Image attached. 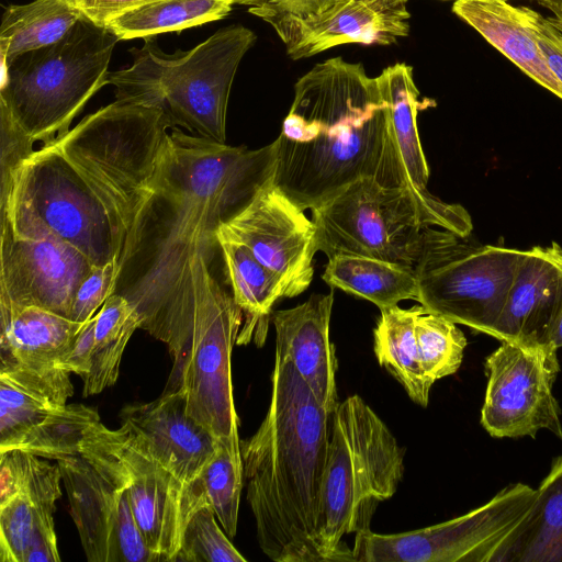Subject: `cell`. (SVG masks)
I'll list each match as a JSON object with an SVG mask.
<instances>
[{
    "mask_svg": "<svg viewBox=\"0 0 562 562\" xmlns=\"http://www.w3.org/2000/svg\"><path fill=\"white\" fill-rule=\"evenodd\" d=\"M276 146H231L171 127L117 259L114 293L156 337L192 314L199 258L212 268L217 231L268 184Z\"/></svg>",
    "mask_w": 562,
    "mask_h": 562,
    "instance_id": "obj_1",
    "label": "cell"
},
{
    "mask_svg": "<svg viewBox=\"0 0 562 562\" xmlns=\"http://www.w3.org/2000/svg\"><path fill=\"white\" fill-rule=\"evenodd\" d=\"M171 127L161 108L127 100L85 116L1 172L0 225L60 238L94 266L117 260Z\"/></svg>",
    "mask_w": 562,
    "mask_h": 562,
    "instance_id": "obj_2",
    "label": "cell"
},
{
    "mask_svg": "<svg viewBox=\"0 0 562 562\" xmlns=\"http://www.w3.org/2000/svg\"><path fill=\"white\" fill-rule=\"evenodd\" d=\"M273 143L272 184L303 211L361 178L405 188L387 103L361 63L333 57L300 77Z\"/></svg>",
    "mask_w": 562,
    "mask_h": 562,
    "instance_id": "obj_3",
    "label": "cell"
},
{
    "mask_svg": "<svg viewBox=\"0 0 562 562\" xmlns=\"http://www.w3.org/2000/svg\"><path fill=\"white\" fill-rule=\"evenodd\" d=\"M330 422L276 345L269 408L257 431L240 440L257 540L272 561L325 562L319 527Z\"/></svg>",
    "mask_w": 562,
    "mask_h": 562,
    "instance_id": "obj_4",
    "label": "cell"
},
{
    "mask_svg": "<svg viewBox=\"0 0 562 562\" xmlns=\"http://www.w3.org/2000/svg\"><path fill=\"white\" fill-rule=\"evenodd\" d=\"M120 40L82 15L58 42L3 61L0 89L1 171L70 130L87 102L108 83Z\"/></svg>",
    "mask_w": 562,
    "mask_h": 562,
    "instance_id": "obj_5",
    "label": "cell"
},
{
    "mask_svg": "<svg viewBox=\"0 0 562 562\" xmlns=\"http://www.w3.org/2000/svg\"><path fill=\"white\" fill-rule=\"evenodd\" d=\"M257 41L241 24L217 30L190 50L162 52L156 37L130 49V67L108 75L117 100L161 108L172 127L225 143L232 83L245 54Z\"/></svg>",
    "mask_w": 562,
    "mask_h": 562,
    "instance_id": "obj_6",
    "label": "cell"
},
{
    "mask_svg": "<svg viewBox=\"0 0 562 562\" xmlns=\"http://www.w3.org/2000/svg\"><path fill=\"white\" fill-rule=\"evenodd\" d=\"M405 450L358 394L331 414L322 487L319 527L325 562H351L342 537L370 529L378 505L391 498L404 476Z\"/></svg>",
    "mask_w": 562,
    "mask_h": 562,
    "instance_id": "obj_7",
    "label": "cell"
},
{
    "mask_svg": "<svg viewBox=\"0 0 562 562\" xmlns=\"http://www.w3.org/2000/svg\"><path fill=\"white\" fill-rule=\"evenodd\" d=\"M191 318L162 334L172 369L162 393L180 394L188 413L241 461L232 381V351L243 311L199 258Z\"/></svg>",
    "mask_w": 562,
    "mask_h": 562,
    "instance_id": "obj_8",
    "label": "cell"
},
{
    "mask_svg": "<svg viewBox=\"0 0 562 562\" xmlns=\"http://www.w3.org/2000/svg\"><path fill=\"white\" fill-rule=\"evenodd\" d=\"M522 254L427 226L415 265L418 303L429 313L491 336Z\"/></svg>",
    "mask_w": 562,
    "mask_h": 562,
    "instance_id": "obj_9",
    "label": "cell"
},
{
    "mask_svg": "<svg viewBox=\"0 0 562 562\" xmlns=\"http://www.w3.org/2000/svg\"><path fill=\"white\" fill-rule=\"evenodd\" d=\"M90 562H158L134 519L127 487L104 425L92 424L79 454L56 460Z\"/></svg>",
    "mask_w": 562,
    "mask_h": 562,
    "instance_id": "obj_10",
    "label": "cell"
},
{
    "mask_svg": "<svg viewBox=\"0 0 562 562\" xmlns=\"http://www.w3.org/2000/svg\"><path fill=\"white\" fill-rule=\"evenodd\" d=\"M317 249L415 267L428 226L413 194L373 178L358 179L312 210Z\"/></svg>",
    "mask_w": 562,
    "mask_h": 562,
    "instance_id": "obj_11",
    "label": "cell"
},
{
    "mask_svg": "<svg viewBox=\"0 0 562 562\" xmlns=\"http://www.w3.org/2000/svg\"><path fill=\"white\" fill-rule=\"evenodd\" d=\"M527 484L505 486L484 505L457 518L401 533H356V562H492L532 504Z\"/></svg>",
    "mask_w": 562,
    "mask_h": 562,
    "instance_id": "obj_12",
    "label": "cell"
},
{
    "mask_svg": "<svg viewBox=\"0 0 562 562\" xmlns=\"http://www.w3.org/2000/svg\"><path fill=\"white\" fill-rule=\"evenodd\" d=\"M486 357L487 386L481 424L495 438H535L547 429L562 439L561 408L553 395L560 371L549 345L501 341Z\"/></svg>",
    "mask_w": 562,
    "mask_h": 562,
    "instance_id": "obj_13",
    "label": "cell"
},
{
    "mask_svg": "<svg viewBox=\"0 0 562 562\" xmlns=\"http://www.w3.org/2000/svg\"><path fill=\"white\" fill-rule=\"evenodd\" d=\"M105 437L127 487L136 525L158 562H173L192 514L209 503L199 479L183 483L164 468L123 427L104 426Z\"/></svg>",
    "mask_w": 562,
    "mask_h": 562,
    "instance_id": "obj_14",
    "label": "cell"
},
{
    "mask_svg": "<svg viewBox=\"0 0 562 562\" xmlns=\"http://www.w3.org/2000/svg\"><path fill=\"white\" fill-rule=\"evenodd\" d=\"M216 237L246 247L279 278L285 297L300 295L313 280L318 251L315 224L272 182L220 226Z\"/></svg>",
    "mask_w": 562,
    "mask_h": 562,
    "instance_id": "obj_15",
    "label": "cell"
},
{
    "mask_svg": "<svg viewBox=\"0 0 562 562\" xmlns=\"http://www.w3.org/2000/svg\"><path fill=\"white\" fill-rule=\"evenodd\" d=\"M93 266L60 238H21L1 226L0 306H38L69 317L76 292Z\"/></svg>",
    "mask_w": 562,
    "mask_h": 562,
    "instance_id": "obj_16",
    "label": "cell"
},
{
    "mask_svg": "<svg viewBox=\"0 0 562 562\" xmlns=\"http://www.w3.org/2000/svg\"><path fill=\"white\" fill-rule=\"evenodd\" d=\"M378 80L387 103L392 140L405 188L413 194L428 226L468 237L473 229L468 211L459 204L440 200L427 188L429 168L417 127L420 93L412 66L405 63L389 66L378 76Z\"/></svg>",
    "mask_w": 562,
    "mask_h": 562,
    "instance_id": "obj_17",
    "label": "cell"
},
{
    "mask_svg": "<svg viewBox=\"0 0 562 562\" xmlns=\"http://www.w3.org/2000/svg\"><path fill=\"white\" fill-rule=\"evenodd\" d=\"M123 427L149 454L183 483H194L215 453L218 441L187 409L177 393H162L142 404L126 405Z\"/></svg>",
    "mask_w": 562,
    "mask_h": 562,
    "instance_id": "obj_18",
    "label": "cell"
},
{
    "mask_svg": "<svg viewBox=\"0 0 562 562\" xmlns=\"http://www.w3.org/2000/svg\"><path fill=\"white\" fill-rule=\"evenodd\" d=\"M562 308V247L524 250L492 337L525 345L543 342Z\"/></svg>",
    "mask_w": 562,
    "mask_h": 562,
    "instance_id": "obj_19",
    "label": "cell"
},
{
    "mask_svg": "<svg viewBox=\"0 0 562 562\" xmlns=\"http://www.w3.org/2000/svg\"><path fill=\"white\" fill-rule=\"evenodd\" d=\"M333 291L313 294L304 303L272 313L276 345L280 346L321 406L330 415L339 404L337 359L330 341Z\"/></svg>",
    "mask_w": 562,
    "mask_h": 562,
    "instance_id": "obj_20",
    "label": "cell"
},
{
    "mask_svg": "<svg viewBox=\"0 0 562 562\" xmlns=\"http://www.w3.org/2000/svg\"><path fill=\"white\" fill-rule=\"evenodd\" d=\"M69 374L55 366L0 362V451L16 449L30 432L66 407L74 393Z\"/></svg>",
    "mask_w": 562,
    "mask_h": 562,
    "instance_id": "obj_21",
    "label": "cell"
},
{
    "mask_svg": "<svg viewBox=\"0 0 562 562\" xmlns=\"http://www.w3.org/2000/svg\"><path fill=\"white\" fill-rule=\"evenodd\" d=\"M408 0H351L333 18L303 33L286 54L293 60L344 44L391 45L409 34Z\"/></svg>",
    "mask_w": 562,
    "mask_h": 562,
    "instance_id": "obj_22",
    "label": "cell"
},
{
    "mask_svg": "<svg viewBox=\"0 0 562 562\" xmlns=\"http://www.w3.org/2000/svg\"><path fill=\"white\" fill-rule=\"evenodd\" d=\"M452 12L533 81L562 99V87L536 40L528 7H515L507 0H456Z\"/></svg>",
    "mask_w": 562,
    "mask_h": 562,
    "instance_id": "obj_23",
    "label": "cell"
},
{
    "mask_svg": "<svg viewBox=\"0 0 562 562\" xmlns=\"http://www.w3.org/2000/svg\"><path fill=\"white\" fill-rule=\"evenodd\" d=\"M83 324L38 306H0V362L56 367Z\"/></svg>",
    "mask_w": 562,
    "mask_h": 562,
    "instance_id": "obj_24",
    "label": "cell"
},
{
    "mask_svg": "<svg viewBox=\"0 0 562 562\" xmlns=\"http://www.w3.org/2000/svg\"><path fill=\"white\" fill-rule=\"evenodd\" d=\"M492 562H562V456L552 462L526 515Z\"/></svg>",
    "mask_w": 562,
    "mask_h": 562,
    "instance_id": "obj_25",
    "label": "cell"
},
{
    "mask_svg": "<svg viewBox=\"0 0 562 562\" xmlns=\"http://www.w3.org/2000/svg\"><path fill=\"white\" fill-rule=\"evenodd\" d=\"M217 241L233 297L245 316L236 344L246 345L254 339L260 347L266 339L272 306L285 297L284 288L246 247L223 237H217Z\"/></svg>",
    "mask_w": 562,
    "mask_h": 562,
    "instance_id": "obj_26",
    "label": "cell"
},
{
    "mask_svg": "<svg viewBox=\"0 0 562 562\" xmlns=\"http://www.w3.org/2000/svg\"><path fill=\"white\" fill-rule=\"evenodd\" d=\"M328 259L324 281L370 301L380 311L404 300H419L415 267L357 255H336Z\"/></svg>",
    "mask_w": 562,
    "mask_h": 562,
    "instance_id": "obj_27",
    "label": "cell"
},
{
    "mask_svg": "<svg viewBox=\"0 0 562 562\" xmlns=\"http://www.w3.org/2000/svg\"><path fill=\"white\" fill-rule=\"evenodd\" d=\"M55 504L20 493L0 504L1 562H59Z\"/></svg>",
    "mask_w": 562,
    "mask_h": 562,
    "instance_id": "obj_28",
    "label": "cell"
},
{
    "mask_svg": "<svg viewBox=\"0 0 562 562\" xmlns=\"http://www.w3.org/2000/svg\"><path fill=\"white\" fill-rule=\"evenodd\" d=\"M419 305L381 310L373 330L378 362L403 386L408 397L427 407L432 383L422 367L415 335V316Z\"/></svg>",
    "mask_w": 562,
    "mask_h": 562,
    "instance_id": "obj_29",
    "label": "cell"
},
{
    "mask_svg": "<svg viewBox=\"0 0 562 562\" xmlns=\"http://www.w3.org/2000/svg\"><path fill=\"white\" fill-rule=\"evenodd\" d=\"M82 14L65 0L8 5L0 25L2 63L61 40Z\"/></svg>",
    "mask_w": 562,
    "mask_h": 562,
    "instance_id": "obj_30",
    "label": "cell"
},
{
    "mask_svg": "<svg viewBox=\"0 0 562 562\" xmlns=\"http://www.w3.org/2000/svg\"><path fill=\"white\" fill-rule=\"evenodd\" d=\"M232 9L226 0H157L127 11L104 26L120 41L145 40L222 20Z\"/></svg>",
    "mask_w": 562,
    "mask_h": 562,
    "instance_id": "obj_31",
    "label": "cell"
},
{
    "mask_svg": "<svg viewBox=\"0 0 562 562\" xmlns=\"http://www.w3.org/2000/svg\"><path fill=\"white\" fill-rule=\"evenodd\" d=\"M94 316V346L90 372L82 379L83 396L99 394L116 382L125 347L140 328L136 308L117 293L110 295Z\"/></svg>",
    "mask_w": 562,
    "mask_h": 562,
    "instance_id": "obj_32",
    "label": "cell"
},
{
    "mask_svg": "<svg viewBox=\"0 0 562 562\" xmlns=\"http://www.w3.org/2000/svg\"><path fill=\"white\" fill-rule=\"evenodd\" d=\"M415 335L422 367L432 384L459 370L467 338L456 323L427 312L419 304L415 316Z\"/></svg>",
    "mask_w": 562,
    "mask_h": 562,
    "instance_id": "obj_33",
    "label": "cell"
},
{
    "mask_svg": "<svg viewBox=\"0 0 562 562\" xmlns=\"http://www.w3.org/2000/svg\"><path fill=\"white\" fill-rule=\"evenodd\" d=\"M247 5L248 12L268 23L285 48L317 24L333 18L351 0H226Z\"/></svg>",
    "mask_w": 562,
    "mask_h": 562,
    "instance_id": "obj_34",
    "label": "cell"
},
{
    "mask_svg": "<svg viewBox=\"0 0 562 562\" xmlns=\"http://www.w3.org/2000/svg\"><path fill=\"white\" fill-rule=\"evenodd\" d=\"M100 420L98 412L82 404H67L30 432L16 449L58 460L79 454L88 428Z\"/></svg>",
    "mask_w": 562,
    "mask_h": 562,
    "instance_id": "obj_35",
    "label": "cell"
},
{
    "mask_svg": "<svg viewBox=\"0 0 562 562\" xmlns=\"http://www.w3.org/2000/svg\"><path fill=\"white\" fill-rule=\"evenodd\" d=\"M61 481L57 462L21 449L0 451V504L20 493L55 504Z\"/></svg>",
    "mask_w": 562,
    "mask_h": 562,
    "instance_id": "obj_36",
    "label": "cell"
},
{
    "mask_svg": "<svg viewBox=\"0 0 562 562\" xmlns=\"http://www.w3.org/2000/svg\"><path fill=\"white\" fill-rule=\"evenodd\" d=\"M200 480L217 521L225 533L233 538L237 531L244 484L243 462L218 443L215 453L203 468Z\"/></svg>",
    "mask_w": 562,
    "mask_h": 562,
    "instance_id": "obj_37",
    "label": "cell"
},
{
    "mask_svg": "<svg viewBox=\"0 0 562 562\" xmlns=\"http://www.w3.org/2000/svg\"><path fill=\"white\" fill-rule=\"evenodd\" d=\"M210 503L199 507L183 531L173 562H245L216 521Z\"/></svg>",
    "mask_w": 562,
    "mask_h": 562,
    "instance_id": "obj_38",
    "label": "cell"
},
{
    "mask_svg": "<svg viewBox=\"0 0 562 562\" xmlns=\"http://www.w3.org/2000/svg\"><path fill=\"white\" fill-rule=\"evenodd\" d=\"M116 274L117 260L103 266H93L76 292L69 318L78 323L91 319L106 299L114 293Z\"/></svg>",
    "mask_w": 562,
    "mask_h": 562,
    "instance_id": "obj_39",
    "label": "cell"
},
{
    "mask_svg": "<svg viewBox=\"0 0 562 562\" xmlns=\"http://www.w3.org/2000/svg\"><path fill=\"white\" fill-rule=\"evenodd\" d=\"M528 16L547 65L562 87V26L554 16L528 8Z\"/></svg>",
    "mask_w": 562,
    "mask_h": 562,
    "instance_id": "obj_40",
    "label": "cell"
},
{
    "mask_svg": "<svg viewBox=\"0 0 562 562\" xmlns=\"http://www.w3.org/2000/svg\"><path fill=\"white\" fill-rule=\"evenodd\" d=\"M95 316L86 322L56 367L82 379L90 372L94 346Z\"/></svg>",
    "mask_w": 562,
    "mask_h": 562,
    "instance_id": "obj_41",
    "label": "cell"
},
{
    "mask_svg": "<svg viewBox=\"0 0 562 562\" xmlns=\"http://www.w3.org/2000/svg\"><path fill=\"white\" fill-rule=\"evenodd\" d=\"M91 21L105 25L110 20L157 0H65Z\"/></svg>",
    "mask_w": 562,
    "mask_h": 562,
    "instance_id": "obj_42",
    "label": "cell"
},
{
    "mask_svg": "<svg viewBox=\"0 0 562 562\" xmlns=\"http://www.w3.org/2000/svg\"><path fill=\"white\" fill-rule=\"evenodd\" d=\"M542 345H549L555 349L562 347V308L554 319L549 333L547 334Z\"/></svg>",
    "mask_w": 562,
    "mask_h": 562,
    "instance_id": "obj_43",
    "label": "cell"
},
{
    "mask_svg": "<svg viewBox=\"0 0 562 562\" xmlns=\"http://www.w3.org/2000/svg\"><path fill=\"white\" fill-rule=\"evenodd\" d=\"M539 2L553 13V16L562 26V0H544Z\"/></svg>",
    "mask_w": 562,
    "mask_h": 562,
    "instance_id": "obj_44",
    "label": "cell"
},
{
    "mask_svg": "<svg viewBox=\"0 0 562 562\" xmlns=\"http://www.w3.org/2000/svg\"><path fill=\"white\" fill-rule=\"evenodd\" d=\"M441 1H450V0H441ZM453 1H456V0H453ZM538 1H544V0H538Z\"/></svg>",
    "mask_w": 562,
    "mask_h": 562,
    "instance_id": "obj_45",
    "label": "cell"
}]
</instances>
